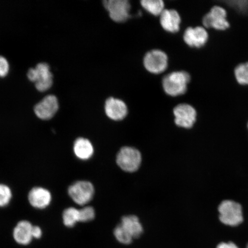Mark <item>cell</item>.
<instances>
[{
    "label": "cell",
    "instance_id": "44dd1931",
    "mask_svg": "<svg viewBox=\"0 0 248 248\" xmlns=\"http://www.w3.org/2000/svg\"><path fill=\"white\" fill-rule=\"evenodd\" d=\"M114 235L120 243L124 245L131 244L133 239L131 235L121 224L117 226L114 229Z\"/></svg>",
    "mask_w": 248,
    "mask_h": 248
},
{
    "label": "cell",
    "instance_id": "7402d4cb",
    "mask_svg": "<svg viewBox=\"0 0 248 248\" xmlns=\"http://www.w3.org/2000/svg\"><path fill=\"white\" fill-rule=\"evenodd\" d=\"M11 188L8 186L0 184V207L7 206L12 199Z\"/></svg>",
    "mask_w": 248,
    "mask_h": 248
},
{
    "label": "cell",
    "instance_id": "603a6c76",
    "mask_svg": "<svg viewBox=\"0 0 248 248\" xmlns=\"http://www.w3.org/2000/svg\"><path fill=\"white\" fill-rule=\"evenodd\" d=\"M79 222H87L92 221L95 217V211L92 207L86 206L79 210Z\"/></svg>",
    "mask_w": 248,
    "mask_h": 248
},
{
    "label": "cell",
    "instance_id": "8fae6325",
    "mask_svg": "<svg viewBox=\"0 0 248 248\" xmlns=\"http://www.w3.org/2000/svg\"><path fill=\"white\" fill-rule=\"evenodd\" d=\"M58 108L57 98L54 95H48L36 105L34 110L36 116L40 119L49 120L57 113Z\"/></svg>",
    "mask_w": 248,
    "mask_h": 248
},
{
    "label": "cell",
    "instance_id": "83f0119b",
    "mask_svg": "<svg viewBox=\"0 0 248 248\" xmlns=\"http://www.w3.org/2000/svg\"><path fill=\"white\" fill-rule=\"evenodd\" d=\"M247 129H248V123H247Z\"/></svg>",
    "mask_w": 248,
    "mask_h": 248
},
{
    "label": "cell",
    "instance_id": "5b68a950",
    "mask_svg": "<svg viewBox=\"0 0 248 248\" xmlns=\"http://www.w3.org/2000/svg\"><path fill=\"white\" fill-rule=\"evenodd\" d=\"M175 123L180 128L191 129L198 120V113L195 108L188 104H181L173 108Z\"/></svg>",
    "mask_w": 248,
    "mask_h": 248
},
{
    "label": "cell",
    "instance_id": "30bf717a",
    "mask_svg": "<svg viewBox=\"0 0 248 248\" xmlns=\"http://www.w3.org/2000/svg\"><path fill=\"white\" fill-rule=\"evenodd\" d=\"M209 38L205 28L202 26L188 27L184 32V40L186 44L191 48H200L205 46Z\"/></svg>",
    "mask_w": 248,
    "mask_h": 248
},
{
    "label": "cell",
    "instance_id": "9c48e42d",
    "mask_svg": "<svg viewBox=\"0 0 248 248\" xmlns=\"http://www.w3.org/2000/svg\"><path fill=\"white\" fill-rule=\"evenodd\" d=\"M104 5L111 19L116 22H124L129 17L131 5L128 0H106Z\"/></svg>",
    "mask_w": 248,
    "mask_h": 248
},
{
    "label": "cell",
    "instance_id": "4316f807",
    "mask_svg": "<svg viewBox=\"0 0 248 248\" xmlns=\"http://www.w3.org/2000/svg\"><path fill=\"white\" fill-rule=\"evenodd\" d=\"M42 231L38 226H33L32 229L33 238H40L42 237Z\"/></svg>",
    "mask_w": 248,
    "mask_h": 248
},
{
    "label": "cell",
    "instance_id": "5bb4252c",
    "mask_svg": "<svg viewBox=\"0 0 248 248\" xmlns=\"http://www.w3.org/2000/svg\"><path fill=\"white\" fill-rule=\"evenodd\" d=\"M181 17L174 9H164L160 15V24L164 30L170 33L178 32Z\"/></svg>",
    "mask_w": 248,
    "mask_h": 248
},
{
    "label": "cell",
    "instance_id": "d6986e66",
    "mask_svg": "<svg viewBox=\"0 0 248 248\" xmlns=\"http://www.w3.org/2000/svg\"><path fill=\"white\" fill-rule=\"evenodd\" d=\"M235 80L242 86L248 85V62L238 64L234 70Z\"/></svg>",
    "mask_w": 248,
    "mask_h": 248
},
{
    "label": "cell",
    "instance_id": "484cf974",
    "mask_svg": "<svg viewBox=\"0 0 248 248\" xmlns=\"http://www.w3.org/2000/svg\"><path fill=\"white\" fill-rule=\"evenodd\" d=\"M216 248H239L233 242H222L218 245Z\"/></svg>",
    "mask_w": 248,
    "mask_h": 248
},
{
    "label": "cell",
    "instance_id": "cb8c5ba5",
    "mask_svg": "<svg viewBox=\"0 0 248 248\" xmlns=\"http://www.w3.org/2000/svg\"><path fill=\"white\" fill-rule=\"evenodd\" d=\"M231 7L239 12L246 14L248 11V1L241 0V1H229L226 2Z\"/></svg>",
    "mask_w": 248,
    "mask_h": 248
},
{
    "label": "cell",
    "instance_id": "f1b7e54d",
    "mask_svg": "<svg viewBox=\"0 0 248 248\" xmlns=\"http://www.w3.org/2000/svg\"><path fill=\"white\" fill-rule=\"evenodd\" d=\"M246 248H248V244H247V246L246 247Z\"/></svg>",
    "mask_w": 248,
    "mask_h": 248
},
{
    "label": "cell",
    "instance_id": "7c38bea8",
    "mask_svg": "<svg viewBox=\"0 0 248 248\" xmlns=\"http://www.w3.org/2000/svg\"><path fill=\"white\" fill-rule=\"evenodd\" d=\"M52 196L47 189L36 187L31 189L29 194L31 205L36 209H43L50 204Z\"/></svg>",
    "mask_w": 248,
    "mask_h": 248
},
{
    "label": "cell",
    "instance_id": "277c9868",
    "mask_svg": "<svg viewBox=\"0 0 248 248\" xmlns=\"http://www.w3.org/2000/svg\"><path fill=\"white\" fill-rule=\"evenodd\" d=\"M141 162V155L135 148H122L117 156V163L123 170L133 172L137 170Z\"/></svg>",
    "mask_w": 248,
    "mask_h": 248
},
{
    "label": "cell",
    "instance_id": "3957f363",
    "mask_svg": "<svg viewBox=\"0 0 248 248\" xmlns=\"http://www.w3.org/2000/svg\"><path fill=\"white\" fill-rule=\"evenodd\" d=\"M227 12L224 8L219 5H215L209 12L203 16V27L217 31H225L230 27L227 20Z\"/></svg>",
    "mask_w": 248,
    "mask_h": 248
},
{
    "label": "cell",
    "instance_id": "6da1fadb",
    "mask_svg": "<svg viewBox=\"0 0 248 248\" xmlns=\"http://www.w3.org/2000/svg\"><path fill=\"white\" fill-rule=\"evenodd\" d=\"M217 211L219 221L222 225L235 228L243 224V206L237 202L229 200L222 201L219 203Z\"/></svg>",
    "mask_w": 248,
    "mask_h": 248
},
{
    "label": "cell",
    "instance_id": "8992f818",
    "mask_svg": "<svg viewBox=\"0 0 248 248\" xmlns=\"http://www.w3.org/2000/svg\"><path fill=\"white\" fill-rule=\"evenodd\" d=\"M29 79L35 82V86L39 91H45L52 84V74L49 69V65L46 63H40L35 68L30 69L27 74Z\"/></svg>",
    "mask_w": 248,
    "mask_h": 248
},
{
    "label": "cell",
    "instance_id": "e0dca14e",
    "mask_svg": "<svg viewBox=\"0 0 248 248\" xmlns=\"http://www.w3.org/2000/svg\"><path fill=\"white\" fill-rule=\"evenodd\" d=\"M121 225L128 231L133 238H139L143 232V228L138 217L135 216L124 217Z\"/></svg>",
    "mask_w": 248,
    "mask_h": 248
},
{
    "label": "cell",
    "instance_id": "7a4b0ae2",
    "mask_svg": "<svg viewBox=\"0 0 248 248\" xmlns=\"http://www.w3.org/2000/svg\"><path fill=\"white\" fill-rule=\"evenodd\" d=\"M191 76L185 71H174L163 79V88L167 94L177 97L185 94L191 81Z\"/></svg>",
    "mask_w": 248,
    "mask_h": 248
},
{
    "label": "cell",
    "instance_id": "ba28073f",
    "mask_svg": "<svg viewBox=\"0 0 248 248\" xmlns=\"http://www.w3.org/2000/svg\"><path fill=\"white\" fill-rule=\"evenodd\" d=\"M144 64L149 72L156 74L162 73L168 66V57L165 52L155 49L145 55Z\"/></svg>",
    "mask_w": 248,
    "mask_h": 248
},
{
    "label": "cell",
    "instance_id": "9a60e30c",
    "mask_svg": "<svg viewBox=\"0 0 248 248\" xmlns=\"http://www.w3.org/2000/svg\"><path fill=\"white\" fill-rule=\"evenodd\" d=\"M33 225L29 221L23 220L18 224L14 230V238L18 244L26 246L32 241Z\"/></svg>",
    "mask_w": 248,
    "mask_h": 248
},
{
    "label": "cell",
    "instance_id": "d4e9b609",
    "mask_svg": "<svg viewBox=\"0 0 248 248\" xmlns=\"http://www.w3.org/2000/svg\"><path fill=\"white\" fill-rule=\"evenodd\" d=\"M9 63L4 57L0 56V76L4 77L8 73Z\"/></svg>",
    "mask_w": 248,
    "mask_h": 248
},
{
    "label": "cell",
    "instance_id": "ac0fdd59",
    "mask_svg": "<svg viewBox=\"0 0 248 248\" xmlns=\"http://www.w3.org/2000/svg\"><path fill=\"white\" fill-rule=\"evenodd\" d=\"M141 4L145 10L155 16L160 15L165 9L162 0H142Z\"/></svg>",
    "mask_w": 248,
    "mask_h": 248
},
{
    "label": "cell",
    "instance_id": "2e32d148",
    "mask_svg": "<svg viewBox=\"0 0 248 248\" xmlns=\"http://www.w3.org/2000/svg\"><path fill=\"white\" fill-rule=\"evenodd\" d=\"M74 152L78 159L83 160H88L94 153V148L91 142L85 138L77 139L74 142Z\"/></svg>",
    "mask_w": 248,
    "mask_h": 248
},
{
    "label": "cell",
    "instance_id": "ffe728a7",
    "mask_svg": "<svg viewBox=\"0 0 248 248\" xmlns=\"http://www.w3.org/2000/svg\"><path fill=\"white\" fill-rule=\"evenodd\" d=\"M63 221L67 227H74L77 222H79V210L74 207H69L65 210L63 213Z\"/></svg>",
    "mask_w": 248,
    "mask_h": 248
},
{
    "label": "cell",
    "instance_id": "52a82bcc",
    "mask_svg": "<svg viewBox=\"0 0 248 248\" xmlns=\"http://www.w3.org/2000/svg\"><path fill=\"white\" fill-rule=\"evenodd\" d=\"M68 193L74 202L85 205L92 200L94 188L91 182L78 181L70 186Z\"/></svg>",
    "mask_w": 248,
    "mask_h": 248
},
{
    "label": "cell",
    "instance_id": "4fadbf2b",
    "mask_svg": "<svg viewBox=\"0 0 248 248\" xmlns=\"http://www.w3.org/2000/svg\"><path fill=\"white\" fill-rule=\"evenodd\" d=\"M105 110L108 118L115 121L124 119L128 114V108L124 102L114 98L108 99L105 102Z\"/></svg>",
    "mask_w": 248,
    "mask_h": 248
}]
</instances>
